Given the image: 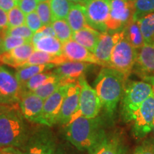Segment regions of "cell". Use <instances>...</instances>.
<instances>
[{
    "mask_svg": "<svg viewBox=\"0 0 154 154\" xmlns=\"http://www.w3.org/2000/svg\"><path fill=\"white\" fill-rule=\"evenodd\" d=\"M66 139L82 151L92 154L106 138L103 122L99 116L88 119L79 116L66 125Z\"/></svg>",
    "mask_w": 154,
    "mask_h": 154,
    "instance_id": "obj_1",
    "label": "cell"
},
{
    "mask_svg": "<svg viewBox=\"0 0 154 154\" xmlns=\"http://www.w3.org/2000/svg\"><path fill=\"white\" fill-rule=\"evenodd\" d=\"M128 77L109 67H102L94 82L102 109L109 118H112L119 102L122 99Z\"/></svg>",
    "mask_w": 154,
    "mask_h": 154,
    "instance_id": "obj_2",
    "label": "cell"
},
{
    "mask_svg": "<svg viewBox=\"0 0 154 154\" xmlns=\"http://www.w3.org/2000/svg\"><path fill=\"white\" fill-rule=\"evenodd\" d=\"M29 137L24 116L16 107L0 114V148H22Z\"/></svg>",
    "mask_w": 154,
    "mask_h": 154,
    "instance_id": "obj_3",
    "label": "cell"
},
{
    "mask_svg": "<svg viewBox=\"0 0 154 154\" xmlns=\"http://www.w3.org/2000/svg\"><path fill=\"white\" fill-rule=\"evenodd\" d=\"M151 85L143 81H133L126 83L121 99V113L125 122L132 121L136 111L142 103L153 94Z\"/></svg>",
    "mask_w": 154,
    "mask_h": 154,
    "instance_id": "obj_4",
    "label": "cell"
},
{
    "mask_svg": "<svg viewBox=\"0 0 154 154\" xmlns=\"http://www.w3.org/2000/svg\"><path fill=\"white\" fill-rule=\"evenodd\" d=\"M138 54V50L132 47L124 36L117 42L113 48L111 57L110 68L119 71L128 78L134 70Z\"/></svg>",
    "mask_w": 154,
    "mask_h": 154,
    "instance_id": "obj_5",
    "label": "cell"
},
{
    "mask_svg": "<svg viewBox=\"0 0 154 154\" xmlns=\"http://www.w3.org/2000/svg\"><path fill=\"white\" fill-rule=\"evenodd\" d=\"M110 14L106 22L107 33L122 31L134 18V2L130 0H108Z\"/></svg>",
    "mask_w": 154,
    "mask_h": 154,
    "instance_id": "obj_6",
    "label": "cell"
},
{
    "mask_svg": "<svg viewBox=\"0 0 154 154\" xmlns=\"http://www.w3.org/2000/svg\"><path fill=\"white\" fill-rule=\"evenodd\" d=\"M132 133L141 139L151 131L154 124V93L142 103L133 117Z\"/></svg>",
    "mask_w": 154,
    "mask_h": 154,
    "instance_id": "obj_7",
    "label": "cell"
},
{
    "mask_svg": "<svg viewBox=\"0 0 154 154\" xmlns=\"http://www.w3.org/2000/svg\"><path fill=\"white\" fill-rule=\"evenodd\" d=\"M78 82L81 85L79 111L81 115L88 119L99 116L101 103L95 88L88 84L85 75L81 76Z\"/></svg>",
    "mask_w": 154,
    "mask_h": 154,
    "instance_id": "obj_8",
    "label": "cell"
},
{
    "mask_svg": "<svg viewBox=\"0 0 154 154\" xmlns=\"http://www.w3.org/2000/svg\"><path fill=\"white\" fill-rule=\"evenodd\" d=\"M80 92L81 85L78 81L70 84L63 99L57 124L66 125L73 119L82 116L79 111Z\"/></svg>",
    "mask_w": 154,
    "mask_h": 154,
    "instance_id": "obj_9",
    "label": "cell"
},
{
    "mask_svg": "<svg viewBox=\"0 0 154 154\" xmlns=\"http://www.w3.org/2000/svg\"><path fill=\"white\" fill-rule=\"evenodd\" d=\"M88 25L101 33H107L106 22L110 14L108 0H91L85 7Z\"/></svg>",
    "mask_w": 154,
    "mask_h": 154,
    "instance_id": "obj_10",
    "label": "cell"
},
{
    "mask_svg": "<svg viewBox=\"0 0 154 154\" xmlns=\"http://www.w3.org/2000/svg\"><path fill=\"white\" fill-rule=\"evenodd\" d=\"M69 85L70 84L61 86L54 93L44 100L43 111L39 124L51 126L57 124L61 105Z\"/></svg>",
    "mask_w": 154,
    "mask_h": 154,
    "instance_id": "obj_11",
    "label": "cell"
},
{
    "mask_svg": "<svg viewBox=\"0 0 154 154\" xmlns=\"http://www.w3.org/2000/svg\"><path fill=\"white\" fill-rule=\"evenodd\" d=\"M22 84L10 71L0 66V94L8 104H17L24 94Z\"/></svg>",
    "mask_w": 154,
    "mask_h": 154,
    "instance_id": "obj_12",
    "label": "cell"
},
{
    "mask_svg": "<svg viewBox=\"0 0 154 154\" xmlns=\"http://www.w3.org/2000/svg\"><path fill=\"white\" fill-rule=\"evenodd\" d=\"M124 37V32H115L113 34L102 33L98 42L94 54L99 61L100 66L110 68L111 53L115 45Z\"/></svg>",
    "mask_w": 154,
    "mask_h": 154,
    "instance_id": "obj_13",
    "label": "cell"
},
{
    "mask_svg": "<svg viewBox=\"0 0 154 154\" xmlns=\"http://www.w3.org/2000/svg\"><path fill=\"white\" fill-rule=\"evenodd\" d=\"M44 100L32 91H25L19 101L21 112L25 119L39 124Z\"/></svg>",
    "mask_w": 154,
    "mask_h": 154,
    "instance_id": "obj_14",
    "label": "cell"
},
{
    "mask_svg": "<svg viewBox=\"0 0 154 154\" xmlns=\"http://www.w3.org/2000/svg\"><path fill=\"white\" fill-rule=\"evenodd\" d=\"M54 149L52 138L43 131L29 136L26 144L22 148L24 154H53Z\"/></svg>",
    "mask_w": 154,
    "mask_h": 154,
    "instance_id": "obj_15",
    "label": "cell"
},
{
    "mask_svg": "<svg viewBox=\"0 0 154 154\" xmlns=\"http://www.w3.org/2000/svg\"><path fill=\"white\" fill-rule=\"evenodd\" d=\"M34 51L35 48L34 44L29 42L14 48L11 51L2 54L0 55V63L18 69L23 66Z\"/></svg>",
    "mask_w": 154,
    "mask_h": 154,
    "instance_id": "obj_16",
    "label": "cell"
},
{
    "mask_svg": "<svg viewBox=\"0 0 154 154\" xmlns=\"http://www.w3.org/2000/svg\"><path fill=\"white\" fill-rule=\"evenodd\" d=\"M63 54L68 61L94 63L100 66L99 61L93 53L73 39L63 44Z\"/></svg>",
    "mask_w": 154,
    "mask_h": 154,
    "instance_id": "obj_17",
    "label": "cell"
},
{
    "mask_svg": "<svg viewBox=\"0 0 154 154\" xmlns=\"http://www.w3.org/2000/svg\"><path fill=\"white\" fill-rule=\"evenodd\" d=\"M91 63L80 61H67L56 66L53 72L68 83H74L85 74Z\"/></svg>",
    "mask_w": 154,
    "mask_h": 154,
    "instance_id": "obj_18",
    "label": "cell"
},
{
    "mask_svg": "<svg viewBox=\"0 0 154 154\" xmlns=\"http://www.w3.org/2000/svg\"><path fill=\"white\" fill-rule=\"evenodd\" d=\"M133 72L141 78L154 74V42L145 44L138 51L137 60Z\"/></svg>",
    "mask_w": 154,
    "mask_h": 154,
    "instance_id": "obj_19",
    "label": "cell"
},
{
    "mask_svg": "<svg viewBox=\"0 0 154 154\" xmlns=\"http://www.w3.org/2000/svg\"><path fill=\"white\" fill-rule=\"evenodd\" d=\"M101 34L95 29L88 26L74 32L72 39L86 48L88 51L94 53Z\"/></svg>",
    "mask_w": 154,
    "mask_h": 154,
    "instance_id": "obj_20",
    "label": "cell"
},
{
    "mask_svg": "<svg viewBox=\"0 0 154 154\" xmlns=\"http://www.w3.org/2000/svg\"><path fill=\"white\" fill-rule=\"evenodd\" d=\"M67 61L68 60L63 54L52 55L35 50L34 53L31 55V57L29 58L28 60L23 64L22 66L41 64H54L57 66Z\"/></svg>",
    "mask_w": 154,
    "mask_h": 154,
    "instance_id": "obj_21",
    "label": "cell"
},
{
    "mask_svg": "<svg viewBox=\"0 0 154 154\" xmlns=\"http://www.w3.org/2000/svg\"><path fill=\"white\" fill-rule=\"evenodd\" d=\"M92 154H126V149L119 136H106Z\"/></svg>",
    "mask_w": 154,
    "mask_h": 154,
    "instance_id": "obj_22",
    "label": "cell"
},
{
    "mask_svg": "<svg viewBox=\"0 0 154 154\" xmlns=\"http://www.w3.org/2000/svg\"><path fill=\"white\" fill-rule=\"evenodd\" d=\"M66 20L72 28L73 32L79 31L82 29L90 26L86 19L85 7L75 5L69 11Z\"/></svg>",
    "mask_w": 154,
    "mask_h": 154,
    "instance_id": "obj_23",
    "label": "cell"
},
{
    "mask_svg": "<svg viewBox=\"0 0 154 154\" xmlns=\"http://www.w3.org/2000/svg\"><path fill=\"white\" fill-rule=\"evenodd\" d=\"M36 51L52 55L63 54V44L56 36H43L34 44Z\"/></svg>",
    "mask_w": 154,
    "mask_h": 154,
    "instance_id": "obj_24",
    "label": "cell"
},
{
    "mask_svg": "<svg viewBox=\"0 0 154 154\" xmlns=\"http://www.w3.org/2000/svg\"><path fill=\"white\" fill-rule=\"evenodd\" d=\"M124 36L127 41L131 44L132 47L138 51L141 49L145 44L143 35H142L140 29L138 24V20L133 19L123 29Z\"/></svg>",
    "mask_w": 154,
    "mask_h": 154,
    "instance_id": "obj_25",
    "label": "cell"
},
{
    "mask_svg": "<svg viewBox=\"0 0 154 154\" xmlns=\"http://www.w3.org/2000/svg\"><path fill=\"white\" fill-rule=\"evenodd\" d=\"M56 67L54 64H41V65H31V66L19 67L17 69L15 76L17 79L23 86L31 78L40 73L47 72L49 69Z\"/></svg>",
    "mask_w": 154,
    "mask_h": 154,
    "instance_id": "obj_26",
    "label": "cell"
},
{
    "mask_svg": "<svg viewBox=\"0 0 154 154\" xmlns=\"http://www.w3.org/2000/svg\"><path fill=\"white\" fill-rule=\"evenodd\" d=\"M49 5L54 22L55 20L66 19L69 11L75 4L69 0H50Z\"/></svg>",
    "mask_w": 154,
    "mask_h": 154,
    "instance_id": "obj_27",
    "label": "cell"
},
{
    "mask_svg": "<svg viewBox=\"0 0 154 154\" xmlns=\"http://www.w3.org/2000/svg\"><path fill=\"white\" fill-rule=\"evenodd\" d=\"M145 44L154 42V12L137 19Z\"/></svg>",
    "mask_w": 154,
    "mask_h": 154,
    "instance_id": "obj_28",
    "label": "cell"
},
{
    "mask_svg": "<svg viewBox=\"0 0 154 154\" xmlns=\"http://www.w3.org/2000/svg\"><path fill=\"white\" fill-rule=\"evenodd\" d=\"M68 84H72V83H68L66 80L63 79L62 78L57 75V76L54 79H53L52 80L46 83L45 84L36 88V90H34L32 92L35 94L36 95L41 97L42 99L45 100L48 97H49L51 94L54 93L58 88L61 87V86Z\"/></svg>",
    "mask_w": 154,
    "mask_h": 154,
    "instance_id": "obj_29",
    "label": "cell"
},
{
    "mask_svg": "<svg viewBox=\"0 0 154 154\" xmlns=\"http://www.w3.org/2000/svg\"><path fill=\"white\" fill-rule=\"evenodd\" d=\"M55 36L63 44L72 39L73 31L66 19L55 20L51 23Z\"/></svg>",
    "mask_w": 154,
    "mask_h": 154,
    "instance_id": "obj_30",
    "label": "cell"
},
{
    "mask_svg": "<svg viewBox=\"0 0 154 154\" xmlns=\"http://www.w3.org/2000/svg\"><path fill=\"white\" fill-rule=\"evenodd\" d=\"M56 76L57 74H55L53 72L49 71L36 74L22 86L24 91H34L36 88L52 80Z\"/></svg>",
    "mask_w": 154,
    "mask_h": 154,
    "instance_id": "obj_31",
    "label": "cell"
},
{
    "mask_svg": "<svg viewBox=\"0 0 154 154\" xmlns=\"http://www.w3.org/2000/svg\"><path fill=\"white\" fill-rule=\"evenodd\" d=\"M134 19H140L145 15L154 12V0H136L134 1Z\"/></svg>",
    "mask_w": 154,
    "mask_h": 154,
    "instance_id": "obj_32",
    "label": "cell"
},
{
    "mask_svg": "<svg viewBox=\"0 0 154 154\" xmlns=\"http://www.w3.org/2000/svg\"><path fill=\"white\" fill-rule=\"evenodd\" d=\"M29 42H32V41L22 37H18V36H5L0 41V47H1L2 53L7 52L14 48L29 43Z\"/></svg>",
    "mask_w": 154,
    "mask_h": 154,
    "instance_id": "obj_33",
    "label": "cell"
},
{
    "mask_svg": "<svg viewBox=\"0 0 154 154\" xmlns=\"http://www.w3.org/2000/svg\"><path fill=\"white\" fill-rule=\"evenodd\" d=\"M8 15V28L17 27L25 24V15L18 6L14 7L7 12Z\"/></svg>",
    "mask_w": 154,
    "mask_h": 154,
    "instance_id": "obj_34",
    "label": "cell"
},
{
    "mask_svg": "<svg viewBox=\"0 0 154 154\" xmlns=\"http://www.w3.org/2000/svg\"><path fill=\"white\" fill-rule=\"evenodd\" d=\"M36 11L40 19H41L44 26H49V25L51 24L53 20L49 2L38 3Z\"/></svg>",
    "mask_w": 154,
    "mask_h": 154,
    "instance_id": "obj_35",
    "label": "cell"
},
{
    "mask_svg": "<svg viewBox=\"0 0 154 154\" xmlns=\"http://www.w3.org/2000/svg\"><path fill=\"white\" fill-rule=\"evenodd\" d=\"M34 32L26 24L17 27L8 28L5 30V36H14L31 40L34 36Z\"/></svg>",
    "mask_w": 154,
    "mask_h": 154,
    "instance_id": "obj_36",
    "label": "cell"
},
{
    "mask_svg": "<svg viewBox=\"0 0 154 154\" xmlns=\"http://www.w3.org/2000/svg\"><path fill=\"white\" fill-rule=\"evenodd\" d=\"M25 24L34 32V34H35L38 30L41 29L42 26H44L36 11L26 15V17H25Z\"/></svg>",
    "mask_w": 154,
    "mask_h": 154,
    "instance_id": "obj_37",
    "label": "cell"
},
{
    "mask_svg": "<svg viewBox=\"0 0 154 154\" xmlns=\"http://www.w3.org/2000/svg\"><path fill=\"white\" fill-rule=\"evenodd\" d=\"M134 154H154V138L146 140L135 150Z\"/></svg>",
    "mask_w": 154,
    "mask_h": 154,
    "instance_id": "obj_38",
    "label": "cell"
},
{
    "mask_svg": "<svg viewBox=\"0 0 154 154\" xmlns=\"http://www.w3.org/2000/svg\"><path fill=\"white\" fill-rule=\"evenodd\" d=\"M37 0H20L17 2L19 8L25 15L35 11L38 5Z\"/></svg>",
    "mask_w": 154,
    "mask_h": 154,
    "instance_id": "obj_39",
    "label": "cell"
},
{
    "mask_svg": "<svg viewBox=\"0 0 154 154\" xmlns=\"http://www.w3.org/2000/svg\"><path fill=\"white\" fill-rule=\"evenodd\" d=\"M16 6H17V2L15 0H0V8L7 12Z\"/></svg>",
    "mask_w": 154,
    "mask_h": 154,
    "instance_id": "obj_40",
    "label": "cell"
},
{
    "mask_svg": "<svg viewBox=\"0 0 154 154\" xmlns=\"http://www.w3.org/2000/svg\"><path fill=\"white\" fill-rule=\"evenodd\" d=\"M8 29V15L7 11L0 8V30L4 31Z\"/></svg>",
    "mask_w": 154,
    "mask_h": 154,
    "instance_id": "obj_41",
    "label": "cell"
},
{
    "mask_svg": "<svg viewBox=\"0 0 154 154\" xmlns=\"http://www.w3.org/2000/svg\"><path fill=\"white\" fill-rule=\"evenodd\" d=\"M0 154H24L22 150L16 147L0 148Z\"/></svg>",
    "mask_w": 154,
    "mask_h": 154,
    "instance_id": "obj_42",
    "label": "cell"
},
{
    "mask_svg": "<svg viewBox=\"0 0 154 154\" xmlns=\"http://www.w3.org/2000/svg\"><path fill=\"white\" fill-rule=\"evenodd\" d=\"M53 154H75L70 149H67L66 146H59L54 149Z\"/></svg>",
    "mask_w": 154,
    "mask_h": 154,
    "instance_id": "obj_43",
    "label": "cell"
},
{
    "mask_svg": "<svg viewBox=\"0 0 154 154\" xmlns=\"http://www.w3.org/2000/svg\"><path fill=\"white\" fill-rule=\"evenodd\" d=\"M143 79L144 80V82H148L149 84H150L153 88V91L154 93V74L152 75H149V76H146L143 77Z\"/></svg>",
    "mask_w": 154,
    "mask_h": 154,
    "instance_id": "obj_44",
    "label": "cell"
},
{
    "mask_svg": "<svg viewBox=\"0 0 154 154\" xmlns=\"http://www.w3.org/2000/svg\"><path fill=\"white\" fill-rule=\"evenodd\" d=\"M69 1L72 2L74 4H76V5H79L83 6V7H86L91 0H69Z\"/></svg>",
    "mask_w": 154,
    "mask_h": 154,
    "instance_id": "obj_45",
    "label": "cell"
},
{
    "mask_svg": "<svg viewBox=\"0 0 154 154\" xmlns=\"http://www.w3.org/2000/svg\"><path fill=\"white\" fill-rule=\"evenodd\" d=\"M16 106V104H13V105H9V104H4V103H0V114L2 113L5 111L9 110L12 108L13 106Z\"/></svg>",
    "mask_w": 154,
    "mask_h": 154,
    "instance_id": "obj_46",
    "label": "cell"
},
{
    "mask_svg": "<svg viewBox=\"0 0 154 154\" xmlns=\"http://www.w3.org/2000/svg\"><path fill=\"white\" fill-rule=\"evenodd\" d=\"M0 103H4V104H8V103H7V101H6L5 98L3 97L2 95L1 94H0ZM10 105V104H9Z\"/></svg>",
    "mask_w": 154,
    "mask_h": 154,
    "instance_id": "obj_47",
    "label": "cell"
},
{
    "mask_svg": "<svg viewBox=\"0 0 154 154\" xmlns=\"http://www.w3.org/2000/svg\"><path fill=\"white\" fill-rule=\"evenodd\" d=\"M38 2H49L50 0H37Z\"/></svg>",
    "mask_w": 154,
    "mask_h": 154,
    "instance_id": "obj_48",
    "label": "cell"
},
{
    "mask_svg": "<svg viewBox=\"0 0 154 154\" xmlns=\"http://www.w3.org/2000/svg\"><path fill=\"white\" fill-rule=\"evenodd\" d=\"M151 131H152V134H153V138H154V124H153V128H152V130H151Z\"/></svg>",
    "mask_w": 154,
    "mask_h": 154,
    "instance_id": "obj_49",
    "label": "cell"
},
{
    "mask_svg": "<svg viewBox=\"0 0 154 154\" xmlns=\"http://www.w3.org/2000/svg\"><path fill=\"white\" fill-rule=\"evenodd\" d=\"M2 54V49H1V47H0V55Z\"/></svg>",
    "mask_w": 154,
    "mask_h": 154,
    "instance_id": "obj_50",
    "label": "cell"
},
{
    "mask_svg": "<svg viewBox=\"0 0 154 154\" xmlns=\"http://www.w3.org/2000/svg\"><path fill=\"white\" fill-rule=\"evenodd\" d=\"M15 1H16V2H19V1H20V0H15Z\"/></svg>",
    "mask_w": 154,
    "mask_h": 154,
    "instance_id": "obj_51",
    "label": "cell"
},
{
    "mask_svg": "<svg viewBox=\"0 0 154 154\" xmlns=\"http://www.w3.org/2000/svg\"><path fill=\"white\" fill-rule=\"evenodd\" d=\"M130 1H132V2H134V1H136V0H130Z\"/></svg>",
    "mask_w": 154,
    "mask_h": 154,
    "instance_id": "obj_52",
    "label": "cell"
}]
</instances>
